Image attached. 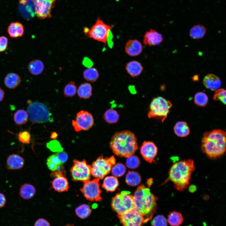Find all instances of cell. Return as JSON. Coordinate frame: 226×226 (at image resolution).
Returning a JSON list of instances; mask_svg holds the SVG:
<instances>
[{
  "mask_svg": "<svg viewBox=\"0 0 226 226\" xmlns=\"http://www.w3.org/2000/svg\"><path fill=\"white\" fill-rule=\"evenodd\" d=\"M195 169L193 160L191 159L180 160L173 164L168 173V177L164 184L171 181L177 191H181L190 184L192 174Z\"/></svg>",
  "mask_w": 226,
  "mask_h": 226,
  "instance_id": "obj_1",
  "label": "cell"
},
{
  "mask_svg": "<svg viewBox=\"0 0 226 226\" xmlns=\"http://www.w3.org/2000/svg\"><path fill=\"white\" fill-rule=\"evenodd\" d=\"M226 148V132L215 129L203 134L201 149L209 158L215 159L223 155Z\"/></svg>",
  "mask_w": 226,
  "mask_h": 226,
  "instance_id": "obj_2",
  "label": "cell"
},
{
  "mask_svg": "<svg viewBox=\"0 0 226 226\" xmlns=\"http://www.w3.org/2000/svg\"><path fill=\"white\" fill-rule=\"evenodd\" d=\"M133 197L135 208L144 218V223L151 220L157 209L158 198L143 185L138 186Z\"/></svg>",
  "mask_w": 226,
  "mask_h": 226,
  "instance_id": "obj_3",
  "label": "cell"
},
{
  "mask_svg": "<svg viewBox=\"0 0 226 226\" xmlns=\"http://www.w3.org/2000/svg\"><path fill=\"white\" fill-rule=\"evenodd\" d=\"M110 146L115 154L126 158L133 155L138 148L136 137L129 131L115 133L111 138Z\"/></svg>",
  "mask_w": 226,
  "mask_h": 226,
  "instance_id": "obj_4",
  "label": "cell"
},
{
  "mask_svg": "<svg viewBox=\"0 0 226 226\" xmlns=\"http://www.w3.org/2000/svg\"><path fill=\"white\" fill-rule=\"evenodd\" d=\"M27 111L29 119L33 123L52 122V114L43 104L37 101H28Z\"/></svg>",
  "mask_w": 226,
  "mask_h": 226,
  "instance_id": "obj_5",
  "label": "cell"
},
{
  "mask_svg": "<svg viewBox=\"0 0 226 226\" xmlns=\"http://www.w3.org/2000/svg\"><path fill=\"white\" fill-rule=\"evenodd\" d=\"M172 103L161 97L153 99L151 101L148 114L149 118H154L163 122L167 118Z\"/></svg>",
  "mask_w": 226,
  "mask_h": 226,
  "instance_id": "obj_6",
  "label": "cell"
},
{
  "mask_svg": "<svg viewBox=\"0 0 226 226\" xmlns=\"http://www.w3.org/2000/svg\"><path fill=\"white\" fill-rule=\"evenodd\" d=\"M111 206L117 215L125 213L135 208L133 196L128 191H122L112 198Z\"/></svg>",
  "mask_w": 226,
  "mask_h": 226,
  "instance_id": "obj_7",
  "label": "cell"
},
{
  "mask_svg": "<svg viewBox=\"0 0 226 226\" xmlns=\"http://www.w3.org/2000/svg\"><path fill=\"white\" fill-rule=\"evenodd\" d=\"M116 161L113 156L109 158H104L102 156H100L91 165V175L100 179H103L110 172L112 167L116 164Z\"/></svg>",
  "mask_w": 226,
  "mask_h": 226,
  "instance_id": "obj_8",
  "label": "cell"
},
{
  "mask_svg": "<svg viewBox=\"0 0 226 226\" xmlns=\"http://www.w3.org/2000/svg\"><path fill=\"white\" fill-rule=\"evenodd\" d=\"M73 162L70 170L73 180L83 182L89 180L91 175V166L87 164L85 159L80 161L74 159Z\"/></svg>",
  "mask_w": 226,
  "mask_h": 226,
  "instance_id": "obj_9",
  "label": "cell"
},
{
  "mask_svg": "<svg viewBox=\"0 0 226 226\" xmlns=\"http://www.w3.org/2000/svg\"><path fill=\"white\" fill-rule=\"evenodd\" d=\"M99 180V179L96 178L83 182V186L80 190L87 200L90 202H97L102 199Z\"/></svg>",
  "mask_w": 226,
  "mask_h": 226,
  "instance_id": "obj_10",
  "label": "cell"
},
{
  "mask_svg": "<svg viewBox=\"0 0 226 226\" xmlns=\"http://www.w3.org/2000/svg\"><path fill=\"white\" fill-rule=\"evenodd\" d=\"M112 28L98 18L95 24L86 34L90 38L105 44L109 33Z\"/></svg>",
  "mask_w": 226,
  "mask_h": 226,
  "instance_id": "obj_11",
  "label": "cell"
},
{
  "mask_svg": "<svg viewBox=\"0 0 226 226\" xmlns=\"http://www.w3.org/2000/svg\"><path fill=\"white\" fill-rule=\"evenodd\" d=\"M94 124V119L92 115L89 112L83 110L78 112L76 115L75 120L72 121V125L77 132L88 130L92 127Z\"/></svg>",
  "mask_w": 226,
  "mask_h": 226,
  "instance_id": "obj_12",
  "label": "cell"
},
{
  "mask_svg": "<svg viewBox=\"0 0 226 226\" xmlns=\"http://www.w3.org/2000/svg\"><path fill=\"white\" fill-rule=\"evenodd\" d=\"M117 216L123 226H142L144 223V218L135 208Z\"/></svg>",
  "mask_w": 226,
  "mask_h": 226,
  "instance_id": "obj_13",
  "label": "cell"
},
{
  "mask_svg": "<svg viewBox=\"0 0 226 226\" xmlns=\"http://www.w3.org/2000/svg\"><path fill=\"white\" fill-rule=\"evenodd\" d=\"M35 7L37 16L43 19L51 17L52 9L55 5L56 0H32Z\"/></svg>",
  "mask_w": 226,
  "mask_h": 226,
  "instance_id": "obj_14",
  "label": "cell"
},
{
  "mask_svg": "<svg viewBox=\"0 0 226 226\" xmlns=\"http://www.w3.org/2000/svg\"><path fill=\"white\" fill-rule=\"evenodd\" d=\"M158 148L155 144L150 141H144L140 148V153L144 159L149 163L155 162Z\"/></svg>",
  "mask_w": 226,
  "mask_h": 226,
  "instance_id": "obj_15",
  "label": "cell"
},
{
  "mask_svg": "<svg viewBox=\"0 0 226 226\" xmlns=\"http://www.w3.org/2000/svg\"><path fill=\"white\" fill-rule=\"evenodd\" d=\"M163 40L161 34L155 30L150 29L144 34L143 41L144 45L152 46L159 45Z\"/></svg>",
  "mask_w": 226,
  "mask_h": 226,
  "instance_id": "obj_16",
  "label": "cell"
},
{
  "mask_svg": "<svg viewBox=\"0 0 226 226\" xmlns=\"http://www.w3.org/2000/svg\"><path fill=\"white\" fill-rule=\"evenodd\" d=\"M25 163L24 159L16 154L9 155L6 160V168L8 170H20L23 168Z\"/></svg>",
  "mask_w": 226,
  "mask_h": 226,
  "instance_id": "obj_17",
  "label": "cell"
},
{
  "mask_svg": "<svg viewBox=\"0 0 226 226\" xmlns=\"http://www.w3.org/2000/svg\"><path fill=\"white\" fill-rule=\"evenodd\" d=\"M143 47L141 43L136 39H132L128 40L125 46L126 53L132 56L139 55L142 52Z\"/></svg>",
  "mask_w": 226,
  "mask_h": 226,
  "instance_id": "obj_18",
  "label": "cell"
},
{
  "mask_svg": "<svg viewBox=\"0 0 226 226\" xmlns=\"http://www.w3.org/2000/svg\"><path fill=\"white\" fill-rule=\"evenodd\" d=\"M203 83L207 88L212 90H216L220 88L221 82L220 78L213 74H209L204 78Z\"/></svg>",
  "mask_w": 226,
  "mask_h": 226,
  "instance_id": "obj_19",
  "label": "cell"
},
{
  "mask_svg": "<svg viewBox=\"0 0 226 226\" xmlns=\"http://www.w3.org/2000/svg\"><path fill=\"white\" fill-rule=\"evenodd\" d=\"M125 68L127 73L132 77L140 75L143 70L141 64L136 61H132L127 63Z\"/></svg>",
  "mask_w": 226,
  "mask_h": 226,
  "instance_id": "obj_20",
  "label": "cell"
},
{
  "mask_svg": "<svg viewBox=\"0 0 226 226\" xmlns=\"http://www.w3.org/2000/svg\"><path fill=\"white\" fill-rule=\"evenodd\" d=\"M8 32L11 37L17 38L22 36L24 33L23 25L18 22H12L8 28Z\"/></svg>",
  "mask_w": 226,
  "mask_h": 226,
  "instance_id": "obj_21",
  "label": "cell"
},
{
  "mask_svg": "<svg viewBox=\"0 0 226 226\" xmlns=\"http://www.w3.org/2000/svg\"><path fill=\"white\" fill-rule=\"evenodd\" d=\"M52 184L53 189L58 192L67 191L69 189L68 183L64 175L55 177L52 182Z\"/></svg>",
  "mask_w": 226,
  "mask_h": 226,
  "instance_id": "obj_22",
  "label": "cell"
},
{
  "mask_svg": "<svg viewBox=\"0 0 226 226\" xmlns=\"http://www.w3.org/2000/svg\"><path fill=\"white\" fill-rule=\"evenodd\" d=\"M35 192L36 189L33 186L30 184L25 183L21 186L19 194L23 199L28 200L33 197Z\"/></svg>",
  "mask_w": 226,
  "mask_h": 226,
  "instance_id": "obj_23",
  "label": "cell"
},
{
  "mask_svg": "<svg viewBox=\"0 0 226 226\" xmlns=\"http://www.w3.org/2000/svg\"><path fill=\"white\" fill-rule=\"evenodd\" d=\"M21 81V78L18 74L14 73H10L5 77L4 83L8 88L14 89L18 86Z\"/></svg>",
  "mask_w": 226,
  "mask_h": 226,
  "instance_id": "obj_24",
  "label": "cell"
},
{
  "mask_svg": "<svg viewBox=\"0 0 226 226\" xmlns=\"http://www.w3.org/2000/svg\"><path fill=\"white\" fill-rule=\"evenodd\" d=\"M175 134L180 137L187 136L190 133V130L186 122L183 121L177 122L174 127Z\"/></svg>",
  "mask_w": 226,
  "mask_h": 226,
  "instance_id": "obj_25",
  "label": "cell"
},
{
  "mask_svg": "<svg viewBox=\"0 0 226 226\" xmlns=\"http://www.w3.org/2000/svg\"><path fill=\"white\" fill-rule=\"evenodd\" d=\"M119 186V182L117 178L114 176H108L104 179L102 187L106 191H115Z\"/></svg>",
  "mask_w": 226,
  "mask_h": 226,
  "instance_id": "obj_26",
  "label": "cell"
},
{
  "mask_svg": "<svg viewBox=\"0 0 226 226\" xmlns=\"http://www.w3.org/2000/svg\"><path fill=\"white\" fill-rule=\"evenodd\" d=\"M167 220L170 226H180L184 221V218L181 213L174 211L169 213Z\"/></svg>",
  "mask_w": 226,
  "mask_h": 226,
  "instance_id": "obj_27",
  "label": "cell"
},
{
  "mask_svg": "<svg viewBox=\"0 0 226 226\" xmlns=\"http://www.w3.org/2000/svg\"><path fill=\"white\" fill-rule=\"evenodd\" d=\"M92 87L91 84L88 83L81 84L78 87L77 93L80 99H87L92 95Z\"/></svg>",
  "mask_w": 226,
  "mask_h": 226,
  "instance_id": "obj_28",
  "label": "cell"
},
{
  "mask_svg": "<svg viewBox=\"0 0 226 226\" xmlns=\"http://www.w3.org/2000/svg\"><path fill=\"white\" fill-rule=\"evenodd\" d=\"M30 72L32 75H37L41 74L43 71L44 66L40 60L36 59L31 61L28 66Z\"/></svg>",
  "mask_w": 226,
  "mask_h": 226,
  "instance_id": "obj_29",
  "label": "cell"
},
{
  "mask_svg": "<svg viewBox=\"0 0 226 226\" xmlns=\"http://www.w3.org/2000/svg\"><path fill=\"white\" fill-rule=\"evenodd\" d=\"M206 33V29L203 26L196 25L190 29L189 34L191 38L194 39H199L202 38Z\"/></svg>",
  "mask_w": 226,
  "mask_h": 226,
  "instance_id": "obj_30",
  "label": "cell"
},
{
  "mask_svg": "<svg viewBox=\"0 0 226 226\" xmlns=\"http://www.w3.org/2000/svg\"><path fill=\"white\" fill-rule=\"evenodd\" d=\"M75 211L76 214L79 218L85 219L90 216L92 210L89 205L83 204L77 207Z\"/></svg>",
  "mask_w": 226,
  "mask_h": 226,
  "instance_id": "obj_31",
  "label": "cell"
},
{
  "mask_svg": "<svg viewBox=\"0 0 226 226\" xmlns=\"http://www.w3.org/2000/svg\"><path fill=\"white\" fill-rule=\"evenodd\" d=\"M141 178L138 173L129 171L127 174L125 181L129 186H134L138 185L141 182Z\"/></svg>",
  "mask_w": 226,
  "mask_h": 226,
  "instance_id": "obj_32",
  "label": "cell"
},
{
  "mask_svg": "<svg viewBox=\"0 0 226 226\" xmlns=\"http://www.w3.org/2000/svg\"><path fill=\"white\" fill-rule=\"evenodd\" d=\"M28 117L27 112L24 110L20 109L17 110L14 114V121L17 125H22L27 122Z\"/></svg>",
  "mask_w": 226,
  "mask_h": 226,
  "instance_id": "obj_33",
  "label": "cell"
},
{
  "mask_svg": "<svg viewBox=\"0 0 226 226\" xmlns=\"http://www.w3.org/2000/svg\"><path fill=\"white\" fill-rule=\"evenodd\" d=\"M103 118L106 122L113 124L117 122L119 118V115L116 110L109 109L104 114Z\"/></svg>",
  "mask_w": 226,
  "mask_h": 226,
  "instance_id": "obj_34",
  "label": "cell"
},
{
  "mask_svg": "<svg viewBox=\"0 0 226 226\" xmlns=\"http://www.w3.org/2000/svg\"><path fill=\"white\" fill-rule=\"evenodd\" d=\"M83 75L84 78L87 81L94 82L98 79L99 73L96 68L90 67L83 71Z\"/></svg>",
  "mask_w": 226,
  "mask_h": 226,
  "instance_id": "obj_35",
  "label": "cell"
},
{
  "mask_svg": "<svg viewBox=\"0 0 226 226\" xmlns=\"http://www.w3.org/2000/svg\"><path fill=\"white\" fill-rule=\"evenodd\" d=\"M208 99L207 94L204 92H200L196 93L194 97V102L199 106H205L208 102Z\"/></svg>",
  "mask_w": 226,
  "mask_h": 226,
  "instance_id": "obj_36",
  "label": "cell"
},
{
  "mask_svg": "<svg viewBox=\"0 0 226 226\" xmlns=\"http://www.w3.org/2000/svg\"><path fill=\"white\" fill-rule=\"evenodd\" d=\"M77 91V87L74 82L72 81L65 86L63 89V95L66 97H72L75 95Z\"/></svg>",
  "mask_w": 226,
  "mask_h": 226,
  "instance_id": "obj_37",
  "label": "cell"
},
{
  "mask_svg": "<svg viewBox=\"0 0 226 226\" xmlns=\"http://www.w3.org/2000/svg\"><path fill=\"white\" fill-rule=\"evenodd\" d=\"M126 170L125 166L121 163L115 164L112 167L111 169L112 175L116 177H120L123 176Z\"/></svg>",
  "mask_w": 226,
  "mask_h": 226,
  "instance_id": "obj_38",
  "label": "cell"
},
{
  "mask_svg": "<svg viewBox=\"0 0 226 226\" xmlns=\"http://www.w3.org/2000/svg\"><path fill=\"white\" fill-rule=\"evenodd\" d=\"M140 164V159L136 156L132 155L128 157L126 159V166L130 169H136Z\"/></svg>",
  "mask_w": 226,
  "mask_h": 226,
  "instance_id": "obj_39",
  "label": "cell"
},
{
  "mask_svg": "<svg viewBox=\"0 0 226 226\" xmlns=\"http://www.w3.org/2000/svg\"><path fill=\"white\" fill-rule=\"evenodd\" d=\"M226 90L223 89H219L216 90L213 96L214 100H220L225 105L226 103Z\"/></svg>",
  "mask_w": 226,
  "mask_h": 226,
  "instance_id": "obj_40",
  "label": "cell"
},
{
  "mask_svg": "<svg viewBox=\"0 0 226 226\" xmlns=\"http://www.w3.org/2000/svg\"><path fill=\"white\" fill-rule=\"evenodd\" d=\"M152 226H167V219L162 215L154 217L151 222Z\"/></svg>",
  "mask_w": 226,
  "mask_h": 226,
  "instance_id": "obj_41",
  "label": "cell"
},
{
  "mask_svg": "<svg viewBox=\"0 0 226 226\" xmlns=\"http://www.w3.org/2000/svg\"><path fill=\"white\" fill-rule=\"evenodd\" d=\"M19 140L24 144H29L30 141V135L27 131H24L20 132L18 135Z\"/></svg>",
  "mask_w": 226,
  "mask_h": 226,
  "instance_id": "obj_42",
  "label": "cell"
},
{
  "mask_svg": "<svg viewBox=\"0 0 226 226\" xmlns=\"http://www.w3.org/2000/svg\"><path fill=\"white\" fill-rule=\"evenodd\" d=\"M47 147L53 152L61 151L63 149L60 143L55 140H52L47 143Z\"/></svg>",
  "mask_w": 226,
  "mask_h": 226,
  "instance_id": "obj_43",
  "label": "cell"
},
{
  "mask_svg": "<svg viewBox=\"0 0 226 226\" xmlns=\"http://www.w3.org/2000/svg\"><path fill=\"white\" fill-rule=\"evenodd\" d=\"M8 44V39L4 36L0 37V52H3L7 49Z\"/></svg>",
  "mask_w": 226,
  "mask_h": 226,
  "instance_id": "obj_44",
  "label": "cell"
},
{
  "mask_svg": "<svg viewBox=\"0 0 226 226\" xmlns=\"http://www.w3.org/2000/svg\"><path fill=\"white\" fill-rule=\"evenodd\" d=\"M56 154L59 160L62 164L65 162L68 159L67 154L63 151L58 152Z\"/></svg>",
  "mask_w": 226,
  "mask_h": 226,
  "instance_id": "obj_45",
  "label": "cell"
},
{
  "mask_svg": "<svg viewBox=\"0 0 226 226\" xmlns=\"http://www.w3.org/2000/svg\"><path fill=\"white\" fill-rule=\"evenodd\" d=\"M34 226H51L49 222L44 218H39L35 222Z\"/></svg>",
  "mask_w": 226,
  "mask_h": 226,
  "instance_id": "obj_46",
  "label": "cell"
},
{
  "mask_svg": "<svg viewBox=\"0 0 226 226\" xmlns=\"http://www.w3.org/2000/svg\"><path fill=\"white\" fill-rule=\"evenodd\" d=\"M47 160L49 161L57 166L62 164L59 160L56 154L50 156L47 159Z\"/></svg>",
  "mask_w": 226,
  "mask_h": 226,
  "instance_id": "obj_47",
  "label": "cell"
},
{
  "mask_svg": "<svg viewBox=\"0 0 226 226\" xmlns=\"http://www.w3.org/2000/svg\"><path fill=\"white\" fill-rule=\"evenodd\" d=\"M83 64L85 66L89 68L92 66L93 63L89 58L85 57L83 61Z\"/></svg>",
  "mask_w": 226,
  "mask_h": 226,
  "instance_id": "obj_48",
  "label": "cell"
},
{
  "mask_svg": "<svg viewBox=\"0 0 226 226\" xmlns=\"http://www.w3.org/2000/svg\"><path fill=\"white\" fill-rule=\"evenodd\" d=\"M6 199L4 195L0 193V208L3 207L5 205Z\"/></svg>",
  "mask_w": 226,
  "mask_h": 226,
  "instance_id": "obj_49",
  "label": "cell"
},
{
  "mask_svg": "<svg viewBox=\"0 0 226 226\" xmlns=\"http://www.w3.org/2000/svg\"><path fill=\"white\" fill-rule=\"evenodd\" d=\"M47 165L49 169L51 171L56 170L57 166L48 160H47Z\"/></svg>",
  "mask_w": 226,
  "mask_h": 226,
  "instance_id": "obj_50",
  "label": "cell"
},
{
  "mask_svg": "<svg viewBox=\"0 0 226 226\" xmlns=\"http://www.w3.org/2000/svg\"><path fill=\"white\" fill-rule=\"evenodd\" d=\"M58 136V134L57 132H53L51 133L50 137L51 139L54 140L56 139L57 137Z\"/></svg>",
  "mask_w": 226,
  "mask_h": 226,
  "instance_id": "obj_51",
  "label": "cell"
},
{
  "mask_svg": "<svg viewBox=\"0 0 226 226\" xmlns=\"http://www.w3.org/2000/svg\"><path fill=\"white\" fill-rule=\"evenodd\" d=\"M4 96V92L3 90L0 87V102L2 101Z\"/></svg>",
  "mask_w": 226,
  "mask_h": 226,
  "instance_id": "obj_52",
  "label": "cell"
},
{
  "mask_svg": "<svg viewBox=\"0 0 226 226\" xmlns=\"http://www.w3.org/2000/svg\"><path fill=\"white\" fill-rule=\"evenodd\" d=\"M193 80H198V76L197 75L193 77Z\"/></svg>",
  "mask_w": 226,
  "mask_h": 226,
  "instance_id": "obj_53",
  "label": "cell"
},
{
  "mask_svg": "<svg viewBox=\"0 0 226 226\" xmlns=\"http://www.w3.org/2000/svg\"><path fill=\"white\" fill-rule=\"evenodd\" d=\"M66 226H75L72 224H67L66 225Z\"/></svg>",
  "mask_w": 226,
  "mask_h": 226,
  "instance_id": "obj_54",
  "label": "cell"
},
{
  "mask_svg": "<svg viewBox=\"0 0 226 226\" xmlns=\"http://www.w3.org/2000/svg\"><path fill=\"white\" fill-rule=\"evenodd\" d=\"M191 226V225H190V226Z\"/></svg>",
  "mask_w": 226,
  "mask_h": 226,
  "instance_id": "obj_55",
  "label": "cell"
}]
</instances>
